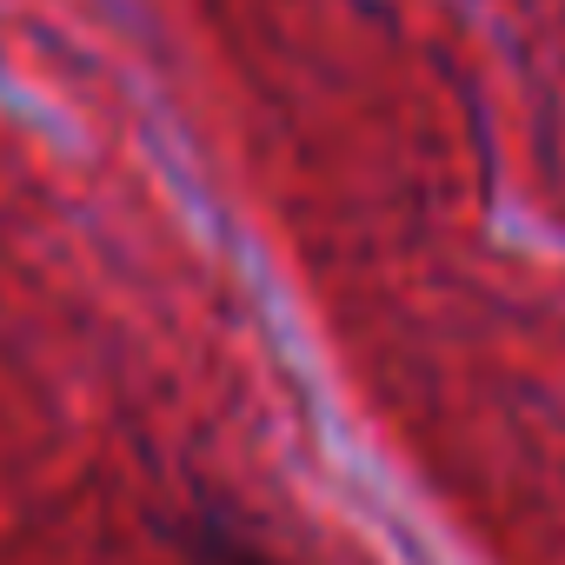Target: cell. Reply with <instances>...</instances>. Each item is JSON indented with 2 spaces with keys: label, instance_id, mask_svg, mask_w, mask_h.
Masks as SVG:
<instances>
[{
  "label": "cell",
  "instance_id": "6da1fadb",
  "mask_svg": "<svg viewBox=\"0 0 565 565\" xmlns=\"http://www.w3.org/2000/svg\"><path fill=\"white\" fill-rule=\"evenodd\" d=\"M213 565H273V558L253 552L246 539H226V532H220V539H213Z\"/></svg>",
  "mask_w": 565,
  "mask_h": 565
}]
</instances>
